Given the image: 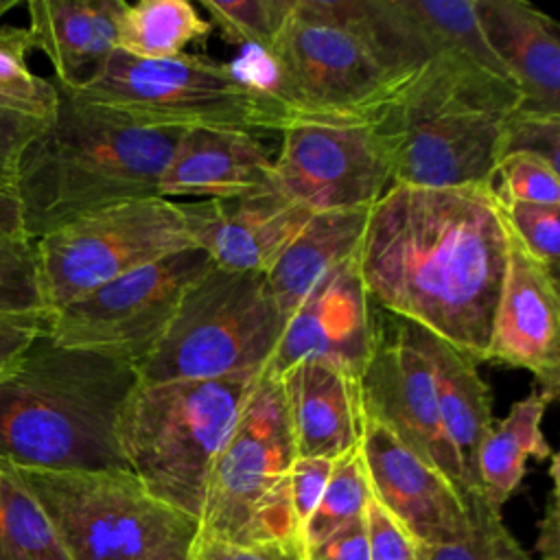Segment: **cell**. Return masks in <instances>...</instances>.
I'll list each match as a JSON object with an SVG mask.
<instances>
[{
	"instance_id": "6da1fadb",
	"label": "cell",
	"mask_w": 560,
	"mask_h": 560,
	"mask_svg": "<svg viewBox=\"0 0 560 560\" xmlns=\"http://www.w3.org/2000/svg\"><path fill=\"white\" fill-rule=\"evenodd\" d=\"M510 232L492 186L392 184L370 208L357 252L381 311L486 361Z\"/></svg>"
},
{
	"instance_id": "7a4b0ae2",
	"label": "cell",
	"mask_w": 560,
	"mask_h": 560,
	"mask_svg": "<svg viewBox=\"0 0 560 560\" xmlns=\"http://www.w3.org/2000/svg\"><path fill=\"white\" fill-rule=\"evenodd\" d=\"M136 365L57 343L48 330L0 376V459L42 470H129L118 420Z\"/></svg>"
},
{
	"instance_id": "3957f363",
	"label": "cell",
	"mask_w": 560,
	"mask_h": 560,
	"mask_svg": "<svg viewBox=\"0 0 560 560\" xmlns=\"http://www.w3.org/2000/svg\"><path fill=\"white\" fill-rule=\"evenodd\" d=\"M232 68L291 122H372L413 74L385 50L365 0H295L269 50Z\"/></svg>"
},
{
	"instance_id": "277c9868",
	"label": "cell",
	"mask_w": 560,
	"mask_h": 560,
	"mask_svg": "<svg viewBox=\"0 0 560 560\" xmlns=\"http://www.w3.org/2000/svg\"><path fill=\"white\" fill-rule=\"evenodd\" d=\"M177 136L133 125L57 85L55 114L26 149L18 173L24 232L37 241L90 212L160 197V177Z\"/></svg>"
},
{
	"instance_id": "5b68a950",
	"label": "cell",
	"mask_w": 560,
	"mask_h": 560,
	"mask_svg": "<svg viewBox=\"0 0 560 560\" xmlns=\"http://www.w3.org/2000/svg\"><path fill=\"white\" fill-rule=\"evenodd\" d=\"M521 103L514 83L468 61H427L372 120L392 182L492 186L503 125Z\"/></svg>"
},
{
	"instance_id": "8992f818",
	"label": "cell",
	"mask_w": 560,
	"mask_h": 560,
	"mask_svg": "<svg viewBox=\"0 0 560 560\" xmlns=\"http://www.w3.org/2000/svg\"><path fill=\"white\" fill-rule=\"evenodd\" d=\"M258 374L138 383L118 420V444L153 497L201 518L212 466Z\"/></svg>"
},
{
	"instance_id": "52a82bcc",
	"label": "cell",
	"mask_w": 560,
	"mask_h": 560,
	"mask_svg": "<svg viewBox=\"0 0 560 560\" xmlns=\"http://www.w3.org/2000/svg\"><path fill=\"white\" fill-rule=\"evenodd\" d=\"M11 466L68 560H190L199 521L153 497L131 470Z\"/></svg>"
},
{
	"instance_id": "ba28073f",
	"label": "cell",
	"mask_w": 560,
	"mask_h": 560,
	"mask_svg": "<svg viewBox=\"0 0 560 560\" xmlns=\"http://www.w3.org/2000/svg\"><path fill=\"white\" fill-rule=\"evenodd\" d=\"M293 459L295 446L282 383L260 372L212 466L199 534L280 549L300 560L289 499Z\"/></svg>"
},
{
	"instance_id": "9c48e42d",
	"label": "cell",
	"mask_w": 560,
	"mask_h": 560,
	"mask_svg": "<svg viewBox=\"0 0 560 560\" xmlns=\"http://www.w3.org/2000/svg\"><path fill=\"white\" fill-rule=\"evenodd\" d=\"M66 90L158 131L238 129L260 136L287 127L276 105L232 63L190 52L138 59L114 50L88 81Z\"/></svg>"
},
{
	"instance_id": "30bf717a",
	"label": "cell",
	"mask_w": 560,
	"mask_h": 560,
	"mask_svg": "<svg viewBox=\"0 0 560 560\" xmlns=\"http://www.w3.org/2000/svg\"><path fill=\"white\" fill-rule=\"evenodd\" d=\"M287 317L265 273L212 267L182 298L166 332L136 368L140 383L262 372Z\"/></svg>"
},
{
	"instance_id": "8fae6325",
	"label": "cell",
	"mask_w": 560,
	"mask_h": 560,
	"mask_svg": "<svg viewBox=\"0 0 560 560\" xmlns=\"http://www.w3.org/2000/svg\"><path fill=\"white\" fill-rule=\"evenodd\" d=\"M188 247L195 245L173 199H131L79 217L35 241L48 311Z\"/></svg>"
},
{
	"instance_id": "7c38bea8",
	"label": "cell",
	"mask_w": 560,
	"mask_h": 560,
	"mask_svg": "<svg viewBox=\"0 0 560 560\" xmlns=\"http://www.w3.org/2000/svg\"><path fill=\"white\" fill-rule=\"evenodd\" d=\"M214 267L199 247L129 271L55 311L48 335L70 348L140 365L166 332L184 293Z\"/></svg>"
},
{
	"instance_id": "4fadbf2b",
	"label": "cell",
	"mask_w": 560,
	"mask_h": 560,
	"mask_svg": "<svg viewBox=\"0 0 560 560\" xmlns=\"http://www.w3.org/2000/svg\"><path fill=\"white\" fill-rule=\"evenodd\" d=\"M273 182L311 212L370 210L394 184L372 122L287 125Z\"/></svg>"
},
{
	"instance_id": "5bb4252c",
	"label": "cell",
	"mask_w": 560,
	"mask_h": 560,
	"mask_svg": "<svg viewBox=\"0 0 560 560\" xmlns=\"http://www.w3.org/2000/svg\"><path fill=\"white\" fill-rule=\"evenodd\" d=\"M389 328L376 319L374 350L359 376L363 418L385 427L407 451L470 494L455 448L444 431L433 374L409 335L405 319L389 315Z\"/></svg>"
},
{
	"instance_id": "9a60e30c",
	"label": "cell",
	"mask_w": 560,
	"mask_h": 560,
	"mask_svg": "<svg viewBox=\"0 0 560 560\" xmlns=\"http://www.w3.org/2000/svg\"><path fill=\"white\" fill-rule=\"evenodd\" d=\"M372 499L420 547L464 538L477 523L483 497H468L442 472L407 451L385 427L363 418L359 444Z\"/></svg>"
},
{
	"instance_id": "2e32d148",
	"label": "cell",
	"mask_w": 560,
	"mask_h": 560,
	"mask_svg": "<svg viewBox=\"0 0 560 560\" xmlns=\"http://www.w3.org/2000/svg\"><path fill=\"white\" fill-rule=\"evenodd\" d=\"M374 315L354 254L306 293L262 372L280 378L300 361L317 359L361 376L376 341Z\"/></svg>"
},
{
	"instance_id": "e0dca14e",
	"label": "cell",
	"mask_w": 560,
	"mask_h": 560,
	"mask_svg": "<svg viewBox=\"0 0 560 560\" xmlns=\"http://www.w3.org/2000/svg\"><path fill=\"white\" fill-rule=\"evenodd\" d=\"M486 361L534 374L553 402L560 392V295L558 276L529 256L510 234V252L494 308Z\"/></svg>"
},
{
	"instance_id": "ac0fdd59",
	"label": "cell",
	"mask_w": 560,
	"mask_h": 560,
	"mask_svg": "<svg viewBox=\"0 0 560 560\" xmlns=\"http://www.w3.org/2000/svg\"><path fill=\"white\" fill-rule=\"evenodd\" d=\"M186 232L214 267L267 273L311 210L289 199L276 184L230 199L179 201Z\"/></svg>"
},
{
	"instance_id": "d6986e66",
	"label": "cell",
	"mask_w": 560,
	"mask_h": 560,
	"mask_svg": "<svg viewBox=\"0 0 560 560\" xmlns=\"http://www.w3.org/2000/svg\"><path fill=\"white\" fill-rule=\"evenodd\" d=\"M273 184V153L258 133L186 129L177 136L158 195L173 201L230 199Z\"/></svg>"
},
{
	"instance_id": "ffe728a7",
	"label": "cell",
	"mask_w": 560,
	"mask_h": 560,
	"mask_svg": "<svg viewBox=\"0 0 560 560\" xmlns=\"http://www.w3.org/2000/svg\"><path fill=\"white\" fill-rule=\"evenodd\" d=\"M295 457L339 459L359 448L363 407L359 376L330 361H300L280 376Z\"/></svg>"
},
{
	"instance_id": "44dd1931",
	"label": "cell",
	"mask_w": 560,
	"mask_h": 560,
	"mask_svg": "<svg viewBox=\"0 0 560 560\" xmlns=\"http://www.w3.org/2000/svg\"><path fill=\"white\" fill-rule=\"evenodd\" d=\"M479 26L523 96V107L560 114V26L523 0H475Z\"/></svg>"
},
{
	"instance_id": "7402d4cb",
	"label": "cell",
	"mask_w": 560,
	"mask_h": 560,
	"mask_svg": "<svg viewBox=\"0 0 560 560\" xmlns=\"http://www.w3.org/2000/svg\"><path fill=\"white\" fill-rule=\"evenodd\" d=\"M125 0H31L26 26L31 48L55 68V83L79 88L116 50V26Z\"/></svg>"
},
{
	"instance_id": "603a6c76",
	"label": "cell",
	"mask_w": 560,
	"mask_h": 560,
	"mask_svg": "<svg viewBox=\"0 0 560 560\" xmlns=\"http://www.w3.org/2000/svg\"><path fill=\"white\" fill-rule=\"evenodd\" d=\"M405 324L431 365L440 418L459 459L464 483L470 494L481 497L477 462L481 442L494 424L490 389L468 354L411 322Z\"/></svg>"
},
{
	"instance_id": "cb8c5ba5",
	"label": "cell",
	"mask_w": 560,
	"mask_h": 560,
	"mask_svg": "<svg viewBox=\"0 0 560 560\" xmlns=\"http://www.w3.org/2000/svg\"><path fill=\"white\" fill-rule=\"evenodd\" d=\"M370 210L313 212L265 273L271 295L289 317L306 293L339 262L359 252Z\"/></svg>"
},
{
	"instance_id": "d4e9b609",
	"label": "cell",
	"mask_w": 560,
	"mask_h": 560,
	"mask_svg": "<svg viewBox=\"0 0 560 560\" xmlns=\"http://www.w3.org/2000/svg\"><path fill=\"white\" fill-rule=\"evenodd\" d=\"M551 400L536 387L518 398L508 416L490 427L479 448L481 497L497 510L518 488L529 457L549 459L553 455L540 429L545 409Z\"/></svg>"
},
{
	"instance_id": "484cf974",
	"label": "cell",
	"mask_w": 560,
	"mask_h": 560,
	"mask_svg": "<svg viewBox=\"0 0 560 560\" xmlns=\"http://www.w3.org/2000/svg\"><path fill=\"white\" fill-rule=\"evenodd\" d=\"M392 4L431 59H462L512 83L479 26L475 0H392Z\"/></svg>"
},
{
	"instance_id": "4316f807",
	"label": "cell",
	"mask_w": 560,
	"mask_h": 560,
	"mask_svg": "<svg viewBox=\"0 0 560 560\" xmlns=\"http://www.w3.org/2000/svg\"><path fill=\"white\" fill-rule=\"evenodd\" d=\"M210 31V22L186 0L127 2L116 26V50L138 59H171Z\"/></svg>"
},
{
	"instance_id": "83f0119b",
	"label": "cell",
	"mask_w": 560,
	"mask_h": 560,
	"mask_svg": "<svg viewBox=\"0 0 560 560\" xmlns=\"http://www.w3.org/2000/svg\"><path fill=\"white\" fill-rule=\"evenodd\" d=\"M0 560H68L44 510L0 459Z\"/></svg>"
},
{
	"instance_id": "f1b7e54d",
	"label": "cell",
	"mask_w": 560,
	"mask_h": 560,
	"mask_svg": "<svg viewBox=\"0 0 560 560\" xmlns=\"http://www.w3.org/2000/svg\"><path fill=\"white\" fill-rule=\"evenodd\" d=\"M372 499L361 451L354 448L332 462L324 494L300 534V549L324 540L337 529L361 521Z\"/></svg>"
},
{
	"instance_id": "f546056e",
	"label": "cell",
	"mask_w": 560,
	"mask_h": 560,
	"mask_svg": "<svg viewBox=\"0 0 560 560\" xmlns=\"http://www.w3.org/2000/svg\"><path fill=\"white\" fill-rule=\"evenodd\" d=\"M0 317H50L35 241L26 232H0Z\"/></svg>"
},
{
	"instance_id": "4dcf8cb0",
	"label": "cell",
	"mask_w": 560,
	"mask_h": 560,
	"mask_svg": "<svg viewBox=\"0 0 560 560\" xmlns=\"http://www.w3.org/2000/svg\"><path fill=\"white\" fill-rule=\"evenodd\" d=\"M225 42L243 48L269 50L284 28L295 0H201Z\"/></svg>"
},
{
	"instance_id": "1f68e13d",
	"label": "cell",
	"mask_w": 560,
	"mask_h": 560,
	"mask_svg": "<svg viewBox=\"0 0 560 560\" xmlns=\"http://www.w3.org/2000/svg\"><path fill=\"white\" fill-rule=\"evenodd\" d=\"M28 50L33 48L26 28L0 26V98L35 114L52 116L57 107V85L31 72L26 66Z\"/></svg>"
},
{
	"instance_id": "d6a6232c",
	"label": "cell",
	"mask_w": 560,
	"mask_h": 560,
	"mask_svg": "<svg viewBox=\"0 0 560 560\" xmlns=\"http://www.w3.org/2000/svg\"><path fill=\"white\" fill-rule=\"evenodd\" d=\"M492 190L499 201L560 203L558 166L532 153H510L497 162Z\"/></svg>"
},
{
	"instance_id": "836d02e7",
	"label": "cell",
	"mask_w": 560,
	"mask_h": 560,
	"mask_svg": "<svg viewBox=\"0 0 560 560\" xmlns=\"http://www.w3.org/2000/svg\"><path fill=\"white\" fill-rule=\"evenodd\" d=\"M512 238L556 273L560 252V203L499 201Z\"/></svg>"
},
{
	"instance_id": "e575fe53",
	"label": "cell",
	"mask_w": 560,
	"mask_h": 560,
	"mask_svg": "<svg viewBox=\"0 0 560 560\" xmlns=\"http://www.w3.org/2000/svg\"><path fill=\"white\" fill-rule=\"evenodd\" d=\"M510 153H532L558 166L560 114H545L518 105L503 125L497 162Z\"/></svg>"
},
{
	"instance_id": "d590c367",
	"label": "cell",
	"mask_w": 560,
	"mask_h": 560,
	"mask_svg": "<svg viewBox=\"0 0 560 560\" xmlns=\"http://www.w3.org/2000/svg\"><path fill=\"white\" fill-rule=\"evenodd\" d=\"M50 118L0 98V192L15 195L22 158Z\"/></svg>"
},
{
	"instance_id": "8d00e7d4",
	"label": "cell",
	"mask_w": 560,
	"mask_h": 560,
	"mask_svg": "<svg viewBox=\"0 0 560 560\" xmlns=\"http://www.w3.org/2000/svg\"><path fill=\"white\" fill-rule=\"evenodd\" d=\"M365 534L370 560H422L420 545L374 499L365 508Z\"/></svg>"
},
{
	"instance_id": "74e56055",
	"label": "cell",
	"mask_w": 560,
	"mask_h": 560,
	"mask_svg": "<svg viewBox=\"0 0 560 560\" xmlns=\"http://www.w3.org/2000/svg\"><path fill=\"white\" fill-rule=\"evenodd\" d=\"M332 462L322 459V457H295L289 470V499H291V514L298 532V542L300 534L315 512L326 481L330 477ZM302 551V549H300Z\"/></svg>"
},
{
	"instance_id": "f35d334b",
	"label": "cell",
	"mask_w": 560,
	"mask_h": 560,
	"mask_svg": "<svg viewBox=\"0 0 560 560\" xmlns=\"http://www.w3.org/2000/svg\"><path fill=\"white\" fill-rule=\"evenodd\" d=\"M501 518V510L483 503L475 527L459 540L420 547L422 560H492V523Z\"/></svg>"
},
{
	"instance_id": "ab89813d",
	"label": "cell",
	"mask_w": 560,
	"mask_h": 560,
	"mask_svg": "<svg viewBox=\"0 0 560 560\" xmlns=\"http://www.w3.org/2000/svg\"><path fill=\"white\" fill-rule=\"evenodd\" d=\"M300 560H370L365 516L302 549Z\"/></svg>"
},
{
	"instance_id": "60d3db41",
	"label": "cell",
	"mask_w": 560,
	"mask_h": 560,
	"mask_svg": "<svg viewBox=\"0 0 560 560\" xmlns=\"http://www.w3.org/2000/svg\"><path fill=\"white\" fill-rule=\"evenodd\" d=\"M50 317H0V376L11 372L31 343L48 330Z\"/></svg>"
},
{
	"instance_id": "b9f144b4",
	"label": "cell",
	"mask_w": 560,
	"mask_h": 560,
	"mask_svg": "<svg viewBox=\"0 0 560 560\" xmlns=\"http://www.w3.org/2000/svg\"><path fill=\"white\" fill-rule=\"evenodd\" d=\"M190 560H295L280 549L256 547V545H236L201 536L195 542Z\"/></svg>"
},
{
	"instance_id": "7bdbcfd3",
	"label": "cell",
	"mask_w": 560,
	"mask_h": 560,
	"mask_svg": "<svg viewBox=\"0 0 560 560\" xmlns=\"http://www.w3.org/2000/svg\"><path fill=\"white\" fill-rule=\"evenodd\" d=\"M549 477H551V492L545 508V516L538 525V540L536 551L540 560H560V510H558V455L549 457Z\"/></svg>"
},
{
	"instance_id": "ee69618b",
	"label": "cell",
	"mask_w": 560,
	"mask_h": 560,
	"mask_svg": "<svg viewBox=\"0 0 560 560\" xmlns=\"http://www.w3.org/2000/svg\"><path fill=\"white\" fill-rule=\"evenodd\" d=\"M492 560H534L529 551L521 547V542L512 536V532L503 525L501 518L492 523Z\"/></svg>"
},
{
	"instance_id": "f6af8a7d",
	"label": "cell",
	"mask_w": 560,
	"mask_h": 560,
	"mask_svg": "<svg viewBox=\"0 0 560 560\" xmlns=\"http://www.w3.org/2000/svg\"><path fill=\"white\" fill-rule=\"evenodd\" d=\"M0 232H24L20 201L9 192H0Z\"/></svg>"
},
{
	"instance_id": "bcb514c9",
	"label": "cell",
	"mask_w": 560,
	"mask_h": 560,
	"mask_svg": "<svg viewBox=\"0 0 560 560\" xmlns=\"http://www.w3.org/2000/svg\"><path fill=\"white\" fill-rule=\"evenodd\" d=\"M15 4H18V0H0V18H2L7 11H11Z\"/></svg>"
}]
</instances>
